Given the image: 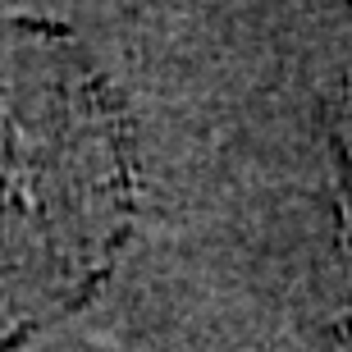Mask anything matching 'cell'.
<instances>
[{
    "label": "cell",
    "mask_w": 352,
    "mask_h": 352,
    "mask_svg": "<svg viewBox=\"0 0 352 352\" xmlns=\"http://www.w3.org/2000/svg\"><path fill=\"white\" fill-rule=\"evenodd\" d=\"M124 224L110 96L65 37L0 19V352L87 298Z\"/></svg>",
    "instance_id": "cell-1"
}]
</instances>
